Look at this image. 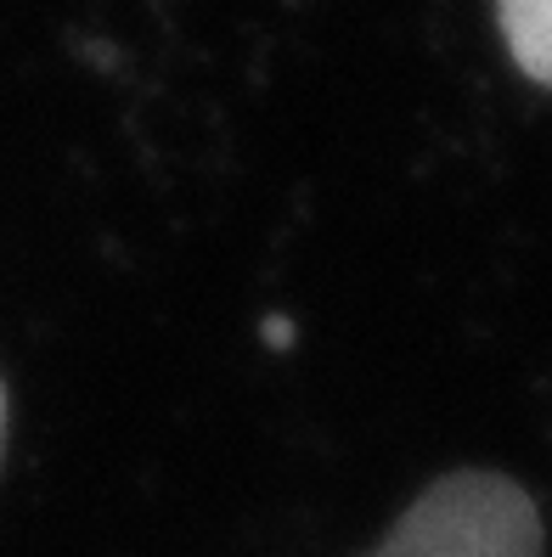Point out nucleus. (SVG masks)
<instances>
[{
    "label": "nucleus",
    "mask_w": 552,
    "mask_h": 557,
    "mask_svg": "<svg viewBox=\"0 0 552 557\" xmlns=\"http://www.w3.org/2000/svg\"><path fill=\"white\" fill-rule=\"evenodd\" d=\"M541 512L525 484L457 468L417 496L372 557H541Z\"/></svg>",
    "instance_id": "nucleus-1"
},
{
    "label": "nucleus",
    "mask_w": 552,
    "mask_h": 557,
    "mask_svg": "<svg viewBox=\"0 0 552 557\" xmlns=\"http://www.w3.org/2000/svg\"><path fill=\"white\" fill-rule=\"evenodd\" d=\"M496 23L518 74L552 90V0H496Z\"/></svg>",
    "instance_id": "nucleus-2"
},
{
    "label": "nucleus",
    "mask_w": 552,
    "mask_h": 557,
    "mask_svg": "<svg viewBox=\"0 0 552 557\" xmlns=\"http://www.w3.org/2000/svg\"><path fill=\"white\" fill-rule=\"evenodd\" d=\"M7 422H12V411H7V383H0V450H7Z\"/></svg>",
    "instance_id": "nucleus-3"
}]
</instances>
